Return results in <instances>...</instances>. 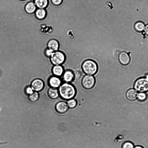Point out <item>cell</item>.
I'll return each instance as SVG.
<instances>
[{
  "label": "cell",
  "instance_id": "cell-1",
  "mask_svg": "<svg viewBox=\"0 0 148 148\" xmlns=\"http://www.w3.org/2000/svg\"><path fill=\"white\" fill-rule=\"evenodd\" d=\"M58 91L59 95L65 100H68L73 98L76 93L75 87L72 84L66 82L60 85Z\"/></svg>",
  "mask_w": 148,
  "mask_h": 148
},
{
  "label": "cell",
  "instance_id": "cell-17",
  "mask_svg": "<svg viewBox=\"0 0 148 148\" xmlns=\"http://www.w3.org/2000/svg\"><path fill=\"white\" fill-rule=\"evenodd\" d=\"M34 2L38 8L45 9L49 4V0H34Z\"/></svg>",
  "mask_w": 148,
  "mask_h": 148
},
{
  "label": "cell",
  "instance_id": "cell-9",
  "mask_svg": "<svg viewBox=\"0 0 148 148\" xmlns=\"http://www.w3.org/2000/svg\"><path fill=\"white\" fill-rule=\"evenodd\" d=\"M119 59L120 62L122 65H127L130 61V58L128 54L125 52H121L119 55Z\"/></svg>",
  "mask_w": 148,
  "mask_h": 148
},
{
  "label": "cell",
  "instance_id": "cell-2",
  "mask_svg": "<svg viewBox=\"0 0 148 148\" xmlns=\"http://www.w3.org/2000/svg\"><path fill=\"white\" fill-rule=\"evenodd\" d=\"M82 68L85 73L92 75L97 72L98 66L97 63L94 61L91 60H87L83 62Z\"/></svg>",
  "mask_w": 148,
  "mask_h": 148
},
{
  "label": "cell",
  "instance_id": "cell-21",
  "mask_svg": "<svg viewBox=\"0 0 148 148\" xmlns=\"http://www.w3.org/2000/svg\"><path fill=\"white\" fill-rule=\"evenodd\" d=\"M122 148H134V145L132 142L127 141L123 144Z\"/></svg>",
  "mask_w": 148,
  "mask_h": 148
},
{
  "label": "cell",
  "instance_id": "cell-31",
  "mask_svg": "<svg viewBox=\"0 0 148 148\" xmlns=\"http://www.w3.org/2000/svg\"></svg>",
  "mask_w": 148,
  "mask_h": 148
},
{
  "label": "cell",
  "instance_id": "cell-8",
  "mask_svg": "<svg viewBox=\"0 0 148 148\" xmlns=\"http://www.w3.org/2000/svg\"><path fill=\"white\" fill-rule=\"evenodd\" d=\"M48 82L51 87L56 88L59 87L62 83L60 79L58 77L55 76L50 77L49 80Z\"/></svg>",
  "mask_w": 148,
  "mask_h": 148
},
{
  "label": "cell",
  "instance_id": "cell-3",
  "mask_svg": "<svg viewBox=\"0 0 148 148\" xmlns=\"http://www.w3.org/2000/svg\"><path fill=\"white\" fill-rule=\"evenodd\" d=\"M50 58L51 62L53 65H61L65 61L66 57L62 52L57 51L52 53Z\"/></svg>",
  "mask_w": 148,
  "mask_h": 148
},
{
  "label": "cell",
  "instance_id": "cell-25",
  "mask_svg": "<svg viewBox=\"0 0 148 148\" xmlns=\"http://www.w3.org/2000/svg\"><path fill=\"white\" fill-rule=\"evenodd\" d=\"M25 92L26 94L29 95L33 93L34 91L30 86H27L25 89Z\"/></svg>",
  "mask_w": 148,
  "mask_h": 148
},
{
  "label": "cell",
  "instance_id": "cell-7",
  "mask_svg": "<svg viewBox=\"0 0 148 148\" xmlns=\"http://www.w3.org/2000/svg\"><path fill=\"white\" fill-rule=\"evenodd\" d=\"M68 108L67 103L64 101L59 102L56 104L55 106L56 111L61 114L66 112L68 111Z\"/></svg>",
  "mask_w": 148,
  "mask_h": 148
},
{
  "label": "cell",
  "instance_id": "cell-24",
  "mask_svg": "<svg viewBox=\"0 0 148 148\" xmlns=\"http://www.w3.org/2000/svg\"><path fill=\"white\" fill-rule=\"evenodd\" d=\"M51 2L53 5L58 6L62 3L63 0H50Z\"/></svg>",
  "mask_w": 148,
  "mask_h": 148
},
{
  "label": "cell",
  "instance_id": "cell-20",
  "mask_svg": "<svg viewBox=\"0 0 148 148\" xmlns=\"http://www.w3.org/2000/svg\"><path fill=\"white\" fill-rule=\"evenodd\" d=\"M67 104L69 108H73L76 106L77 101L75 99L72 98L68 100Z\"/></svg>",
  "mask_w": 148,
  "mask_h": 148
},
{
  "label": "cell",
  "instance_id": "cell-27",
  "mask_svg": "<svg viewBox=\"0 0 148 148\" xmlns=\"http://www.w3.org/2000/svg\"><path fill=\"white\" fill-rule=\"evenodd\" d=\"M144 31L145 34L148 35V24L145 27Z\"/></svg>",
  "mask_w": 148,
  "mask_h": 148
},
{
  "label": "cell",
  "instance_id": "cell-15",
  "mask_svg": "<svg viewBox=\"0 0 148 148\" xmlns=\"http://www.w3.org/2000/svg\"><path fill=\"white\" fill-rule=\"evenodd\" d=\"M48 94L49 97L52 99H56L59 96L58 90L56 88L53 87L49 89Z\"/></svg>",
  "mask_w": 148,
  "mask_h": 148
},
{
  "label": "cell",
  "instance_id": "cell-23",
  "mask_svg": "<svg viewBox=\"0 0 148 148\" xmlns=\"http://www.w3.org/2000/svg\"><path fill=\"white\" fill-rule=\"evenodd\" d=\"M73 73L74 79H79L81 76L82 73L79 71H75Z\"/></svg>",
  "mask_w": 148,
  "mask_h": 148
},
{
  "label": "cell",
  "instance_id": "cell-29",
  "mask_svg": "<svg viewBox=\"0 0 148 148\" xmlns=\"http://www.w3.org/2000/svg\"><path fill=\"white\" fill-rule=\"evenodd\" d=\"M134 148H144L142 146H137L134 147Z\"/></svg>",
  "mask_w": 148,
  "mask_h": 148
},
{
  "label": "cell",
  "instance_id": "cell-19",
  "mask_svg": "<svg viewBox=\"0 0 148 148\" xmlns=\"http://www.w3.org/2000/svg\"><path fill=\"white\" fill-rule=\"evenodd\" d=\"M39 97V94L38 92H34L30 95H29V100L32 102H35L37 101Z\"/></svg>",
  "mask_w": 148,
  "mask_h": 148
},
{
  "label": "cell",
  "instance_id": "cell-6",
  "mask_svg": "<svg viewBox=\"0 0 148 148\" xmlns=\"http://www.w3.org/2000/svg\"><path fill=\"white\" fill-rule=\"evenodd\" d=\"M44 83L43 81L39 79H36L34 80L31 83V87L35 92H39L44 88Z\"/></svg>",
  "mask_w": 148,
  "mask_h": 148
},
{
  "label": "cell",
  "instance_id": "cell-26",
  "mask_svg": "<svg viewBox=\"0 0 148 148\" xmlns=\"http://www.w3.org/2000/svg\"><path fill=\"white\" fill-rule=\"evenodd\" d=\"M54 51L47 47L45 49V55L48 57H50Z\"/></svg>",
  "mask_w": 148,
  "mask_h": 148
},
{
  "label": "cell",
  "instance_id": "cell-11",
  "mask_svg": "<svg viewBox=\"0 0 148 148\" xmlns=\"http://www.w3.org/2000/svg\"><path fill=\"white\" fill-rule=\"evenodd\" d=\"M37 7L33 1H29L25 5V10L26 12L29 14L34 13L36 10Z\"/></svg>",
  "mask_w": 148,
  "mask_h": 148
},
{
  "label": "cell",
  "instance_id": "cell-22",
  "mask_svg": "<svg viewBox=\"0 0 148 148\" xmlns=\"http://www.w3.org/2000/svg\"><path fill=\"white\" fill-rule=\"evenodd\" d=\"M137 97L140 100L143 101L145 99L147 96L145 94L141 92L138 94Z\"/></svg>",
  "mask_w": 148,
  "mask_h": 148
},
{
  "label": "cell",
  "instance_id": "cell-4",
  "mask_svg": "<svg viewBox=\"0 0 148 148\" xmlns=\"http://www.w3.org/2000/svg\"><path fill=\"white\" fill-rule=\"evenodd\" d=\"M135 89L141 92L148 91V78H141L138 79L134 84Z\"/></svg>",
  "mask_w": 148,
  "mask_h": 148
},
{
  "label": "cell",
  "instance_id": "cell-28",
  "mask_svg": "<svg viewBox=\"0 0 148 148\" xmlns=\"http://www.w3.org/2000/svg\"><path fill=\"white\" fill-rule=\"evenodd\" d=\"M120 53V51L119 50H116L114 53V54L116 56H118Z\"/></svg>",
  "mask_w": 148,
  "mask_h": 148
},
{
  "label": "cell",
  "instance_id": "cell-16",
  "mask_svg": "<svg viewBox=\"0 0 148 148\" xmlns=\"http://www.w3.org/2000/svg\"><path fill=\"white\" fill-rule=\"evenodd\" d=\"M137 92L134 89H130L126 92V97L127 99L131 101L135 100L137 97Z\"/></svg>",
  "mask_w": 148,
  "mask_h": 148
},
{
  "label": "cell",
  "instance_id": "cell-14",
  "mask_svg": "<svg viewBox=\"0 0 148 148\" xmlns=\"http://www.w3.org/2000/svg\"><path fill=\"white\" fill-rule=\"evenodd\" d=\"M63 67L61 65H54L52 69V72L54 76L59 77L62 75L64 72Z\"/></svg>",
  "mask_w": 148,
  "mask_h": 148
},
{
  "label": "cell",
  "instance_id": "cell-30",
  "mask_svg": "<svg viewBox=\"0 0 148 148\" xmlns=\"http://www.w3.org/2000/svg\"><path fill=\"white\" fill-rule=\"evenodd\" d=\"M20 0V1H25V0Z\"/></svg>",
  "mask_w": 148,
  "mask_h": 148
},
{
  "label": "cell",
  "instance_id": "cell-12",
  "mask_svg": "<svg viewBox=\"0 0 148 148\" xmlns=\"http://www.w3.org/2000/svg\"><path fill=\"white\" fill-rule=\"evenodd\" d=\"M62 75L63 80L66 82H71L74 79L73 72L70 70H66Z\"/></svg>",
  "mask_w": 148,
  "mask_h": 148
},
{
  "label": "cell",
  "instance_id": "cell-18",
  "mask_svg": "<svg viewBox=\"0 0 148 148\" xmlns=\"http://www.w3.org/2000/svg\"><path fill=\"white\" fill-rule=\"evenodd\" d=\"M134 27L136 31L138 32H140L144 29L145 26L143 23L138 21L135 23Z\"/></svg>",
  "mask_w": 148,
  "mask_h": 148
},
{
  "label": "cell",
  "instance_id": "cell-13",
  "mask_svg": "<svg viewBox=\"0 0 148 148\" xmlns=\"http://www.w3.org/2000/svg\"><path fill=\"white\" fill-rule=\"evenodd\" d=\"M47 11L45 9L38 8L34 13L36 18L38 20H43L47 16Z\"/></svg>",
  "mask_w": 148,
  "mask_h": 148
},
{
  "label": "cell",
  "instance_id": "cell-5",
  "mask_svg": "<svg viewBox=\"0 0 148 148\" xmlns=\"http://www.w3.org/2000/svg\"><path fill=\"white\" fill-rule=\"evenodd\" d=\"M95 83V78L92 75H87L84 76L82 80V86L86 89L92 88L94 86Z\"/></svg>",
  "mask_w": 148,
  "mask_h": 148
},
{
  "label": "cell",
  "instance_id": "cell-10",
  "mask_svg": "<svg viewBox=\"0 0 148 148\" xmlns=\"http://www.w3.org/2000/svg\"><path fill=\"white\" fill-rule=\"evenodd\" d=\"M47 46L48 48L54 52L58 50L59 47V44L56 40L51 39L48 41Z\"/></svg>",
  "mask_w": 148,
  "mask_h": 148
}]
</instances>
